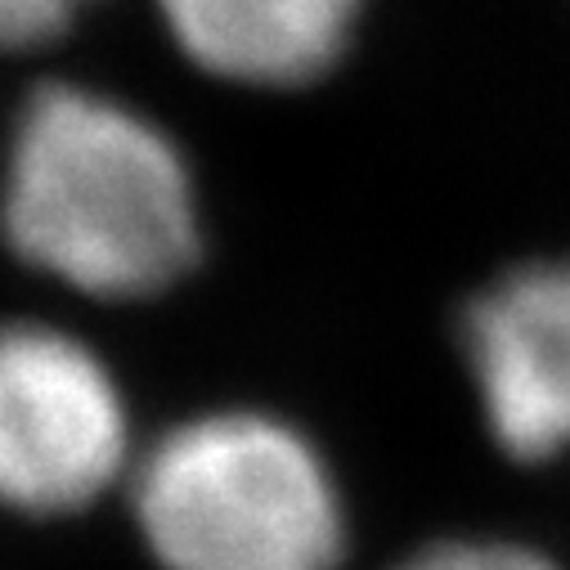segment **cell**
Listing matches in <instances>:
<instances>
[{"instance_id": "1", "label": "cell", "mask_w": 570, "mask_h": 570, "mask_svg": "<svg viewBox=\"0 0 570 570\" xmlns=\"http://www.w3.org/2000/svg\"><path fill=\"white\" fill-rule=\"evenodd\" d=\"M0 243L68 297L158 302L207 252L194 163L130 99L41 81L14 112L0 158Z\"/></svg>"}, {"instance_id": "2", "label": "cell", "mask_w": 570, "mask_h": 570, "mask_svg": "<svg viewBox=\"0 0 570 570\" xmlns=\"http://www.w3.org/2000/svg\"><path fill=\"white\" fill-rule=\"evenodd\" d=\"M126 508L158 570H346L351 512L328 454L283 413L216 404L158 432Z\"/></svg>"}, {"instance_id": "3", "label": "cell", "mask_w": 570, "mask_h": 570, "mask_svg": "<svg viewBox=\"0 0 570 570\" xmlns=\"http://www.w3.org/2000/svg\"><path fill=\"white\" fill-rule=\"evenodd\" d=\"M108 355L55 320H0V512L68 521L126 494L139 463Z\"/></svg>"}, {"instance_id": "4", "label": "cell", "mask_w": 570, "mask_h": 570, "mask_svg": "<svg viewBox=\"0 0 570 570\" xmlns=\"http://www.w3.org/2000/svg\"><path fill=\"white\" fill-rule=\"evenodd\" d=\"M459 355L485 436L508 463L570 454V252L503 265L459 315Z\"/></svg>"}, {"instance_id": "5", "label": "cell", "mask_w": 570, "mask_h": 570, "mask_svg": "<svg viewBox=\"0 0 570 570\" xmlns=\"http://www.w3.org/2000/svg\"><path fill=\"white\" fill-rule=\"evenodd\" d=\"M171 46L220 86L306 90L355 46L368 0H154Z\"/></svg>"}, {"instance_id": "6", "label": "cell", "mask_w": 570, "mask_h": 570, "mask_svg": "<svg viewBox=\"0 0 570 570\" xmlns=\"http://www.w3.org/2000/svg\"><path fill=\"white\" fill-rule=\"evenodd\" d=\"M391 570H561V561L512 534H445L413 548Z\"/></svg>"}, {"instance_id": "7", "label": "cell", "mask_w": 570, "mask_h": 570, "mask_svg": "<svg viewBox=\"0 0 570 570\" xmlns=\"http://www.w3.org/2000/svg\"><path fill=\"white\" fill-rule=\"evenodd\" d=\"M104 0H0V55H37L59 46Z\"/></svg>"}]
</instances>
